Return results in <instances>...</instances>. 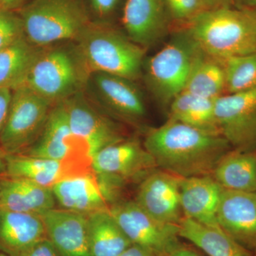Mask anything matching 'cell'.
I'll return each mask as SVG.
<instances>
[{
	"label": "cell",
	"instance_id": "1",
	"mask_svg": "<svg viewBox=\"0 0 256 256\" xmlns=\"http://www.w3.org/2000/svg\"><path fill=\"white\" fill-rule=\"evenodd\" d=\"M143 144L159 169L181 178L212 175L232 150L222 134L172 120L148 130Z\"/></svg>",
	"mask_w": 256,
	"mask_h": 256
},
{
	"label": "cell",
	"instance_id": "2",
	"mask_svg": "<svg viewBox=\"0 0 256 256\" xmlns=\"http://www.w3.org/2000/svg\"><path fill=\"white\" fill-rule=\"evenodd\" d=\"M181 28L203 52L220 60L256 52V10L244 6L206 10Z\"/></svg>",
	"mask_w": 256,
	"mask_h": 256
},
{
	"label": "cell",
	"instance_id": "3",
	"mask_svg": "<svg viewBox=\"0 0 256 256\" xmlns=\"http://www.w3.org/2000/svg\"><path fill=\"white\" fill-rule=\"evenodd\" d=\"M76 42V55L86 75L108 74L132 82L142 76L146 48L117 28L90 22Z\"/></svg>",
	"mask_w": 256,
	"mask_h": 256
},
{
	"label": "cell",
	"instance_id": "4",
	"mask_svg": "<svg viewBox=\"0 0 256 256\" xmlns=\"http://www.w3.org/2000/svg\"><path fill=\"white\" fill-rule=\"evenodd\" d=\"M16 12L26 38L40 47L76 41L92 22L82 0H30Z\"/></svg>",
	"mask_w": 256,
	"mask_h": 256
},
{
	"label": "cell",
	"instance_id": "5",
	"mask_svg": "<svg viewBox=\"0 0 256 256\" xmlns=\"http://www.w3.org/2000/svg\"><path fill=\"white\" fill-rule=\"evenodd\" d=\"M201 48L184 28L144 60L142 75L149 90L160 104L170 106L183 92L194 62Z\"/></svg>",
	"mask_w": 256,
	"mask_h": 256
},
{
	"label": "cell",
	"instance_id": "6",
	"mask_svg": "<svg viewBox=\"0 0 256 256\" xmlns=\"http://www.w3.org/2000/svg\"><path fill=\"white\" fill-rule=\"evenodd\" d=\"M85 72L77 57L68 50L42 47L22 85L54 106L80 92Z\"/></svg>",
	"mask_w": 256,
	"mask_h": 256
},
{
	"label": "cell",
	"instance_id": "7",
	"mask_svg": "<svg viewBox=\"0 0 256 256\" xmlns=\"http://www.w3.org/2000/svg\"><path fill=\"white\" fill-rule=\"evenodd\" d=\"M53 106L28 88L12 90L9 112L0 132V146L4 152L21 154L36 142Z\"/></svg>",
	"mask_w": 256,
	"mask_h": 256
},
{
	"label": "cell",
	"instance_id": "8",
	"mask_svg": "<svg viewBox=\"0 0 256 256\" xmlns=\"http://www.w3.org/2000/svg\"><path fill=\"white\" fill-rule=\"evenodd\" d=\"M126 184L92 169L60 180L52 190L60 208L87 215L119 202Z\"/></svg>",
	"mask_w": 256,
	"mask_h": 256
},
{
	"label": "cell",
	"instance_id": "9",
	"mask_svg": "<svg viewBox=\"0 0 256 256\" xmlns=\"http://www.w3.org/2000/svg\"><path fill=\"white\" fill-rule=\"evenodd\" d=\"M109 212L132 244L156 256H170L182 246L178 225L156 220L134 200H120Z\"/></svg>",
	"mask_w": 256,
	"mask_h": 256
},
{
	"label": "cell",
	"instance_id": "10",
	"mask_svg": "<svg viewBox=\"0 0 256 256\" xmlns=\"http://www.w3.org/2000/svg\"><path fill=\"white\" fill-rule=\"evenodd\" d=\"M64 102L77 148L90 162L101 150L126 138L118 126L98 112L82 92Z\"/></svg>",
	"mask_w": 256,
	"mask_h": 256
},
{
	"label": "cell",
	"instance_id": "11",
	"mask_svg": "<svg viewBox=\"0 0 256 256\" xmlns=\"http://www.w3.org/2000/svg\"><path fill=\"white\" fill-rule=\"evenodd\" d=\"M215 118L232 150L256 152V88L217 98Z\"/></svg>",
	"mask_w": 256,
	"mask_h": 256
},
{
	"label": "cell",
	"instance_id": "12",
	"mask_svg": "<svg viewBox=\"0 0 256 256\" xmlns=\"http://www.w3.org/2000/svg\"><path fill=\"white\" fill-rule=\"evenodd\" d=\"M92 168L98 174L128 182L142 180L158 168L143 143L124 138L99 151L92 158Z\"/></svg>",
	"mask_w": 256,
	"mask_h": 256
},
{
	"label": "cell",
	"instance_id": "13",
	"mask_svg": "<svg viewBox=\"0 0 256 256\" xmlns=\"http://www.w3.org/2000/svg\"><path fill=\"white\" fill-rule=\"evenodd\" d=\"M181 180L180 176L158 168L142 178L134 201L156 220L178 225L184 217L180 198Z\"/></svg>",
	"mask_w": 256,
	"mask_h": 256
},
{
	"label": "cell",
	"instance_id": "14",
	"mask_svg": "<svg viewBox=\"0 0 256 256\" xmlns=\"http://www.w3.org/2000/svg\"><path fill=\"white\" fill-rule=\"evenodd\" d=\"M217 220L240 246L256 254V193L224 190L220 197Z\"/></svg>",
	"mask_w": 256,
	"mask_h": 256
},
{
	"label": "cell",
	"instance_id": "15",
	"mask_svg": "<svg viewBox=\"0 0 256 256\" xmlns=\"http://www.w3.org/2000/svg\"><path fill=\"white\" fill-rule=\"evenodd\" d=\"M122 23L127 36L146 50L166 34L171 24L164 0H127Z\"/></svg>",
	"mask_w": 256,
	"mask_h": 256
},
{
	"label": "cell",
	"instance_id": "16",
	"mask_svg": "<svg viewBox=\"0 0 256 256\" xmlns=\"http://www.w3.org/2000/svg\"><path fill=\"white\" fill-rule=\"evenodd\" d=\"M47 238L60 256H92L88 236L86 214L53 208L38 215Z\"/></svg>",
	"mask_w": 256,
	"mask_h": 256
},
{
	"label": "cell",
	"instance_id": "17",
	"mask_svg": "<svg viewBox=\"0 0 256 256\" xmlns=\"http://www.w3.org/2000/svg\"><path fill=\"white\" fill-rule=\"evenodd\" d=\"M96 95L112 114L127 122L142 120L146 114V102L134 82L104 73L92 74Z\"/></svg>",
	"mask_w": 256,
	"mask_h": 256
},
{
	"label": "cell",
	"instance_id": "18",
	"mask_svg": "<svg viewBox=\"0 0 256 256\" xmlns=\"http://www.w3.org/2000/svg\"><path fill=\"white\" fill-rule=\"evenodd\" d=\"M90 170L92 164L84 160L60 161L25 154H6L5 176L24 178L52 188L64 178Z\"/></svg>",
	"mask_w": 256,
	"mask_h": 256
},
{
	"label": "cell",
	"instance_id": "19",
	"mask_svg": "<svg viewBox=\"0 0 256 256\" xmlns=\"http://www.w3.org/2000/svg\"><path fill=\"white\" fill-rule=\"evenodd\" d=\"M21 154L60 161L79 159L90 162L77 148L64 101L53 106L40 137Z\"/></svg>",
	"mask_w": 256,
	"mask_h": 256
},
{
	"label": "cell",
	"instance_id": "20",
	"mask_svg": "<svg viewBox=\"0 0 256 256\" xmlns=\"http://www.w3.org/2000/svg\"><path fill=\"white\" fill-rule=\"evenodd\" d=\"M223 190L212 175L182 178L180 198L184 217L220 226L217 214Z\"/></svg>",
	"mask_w": 256,
	"mask_h": 256
},
{
	"label": "cell",
	"instance_id": "21",
	"mask_svg": "<svg viewBox=\"0 0 256 256\" xmlns=\"http://www.w3.org/2000/svg\"><path fill=\"white\" fill-rule=\"evenodd\" d=\"M52 188L24 178H0V207L5 210L40 215L56 208Z\"/></svg>",
	"mask_w": 256,
	"mask_h": 256
},
{
	"label": "cell",
	"instance_id": "22",
	"mask_svg": "<svg viewBox=\"0 0 256 256\" xmlns=\"http://www.w3.org/2000/svg\"><path fill=\"white\" fill-rule=\"evenodd\" d=\"M38 215L20 213L0 207V252L20 256L38 240L46 238Z\"/></svg>",
	"mask_w": 256,
	"mask_h": 256
},
{
	"label": "cell",
	"instance_id": "23",
	"mask_svg": "<svg viewBox=\"0 0 256 256\" xmlns=\"http://www.w3.org/2000/svg\"><path fill=\"white\" fill-rule=\"evenodd\" d=\"M180 238L186 239L208 256H252L220 226L205 225L183 217L178 224Z\"/></svg>",
	"mask_w": 256,
	"mask_h": 256
},
{
	"label": "cell",
	"instance_id": "24",
	"mask_svg": "<svg viewBox=\"0 0 256 256\" xmlns=\"http://www.w3.org/2000/svg\"><path fill=\"white\" fill-rule=\"evenodd\" d=\"M212 176L224 190L256 193V152L232 150L220 160Z\"/></svg>",
	"mask_w": 256,
	"mask_h": 256
},
{
	"label": "cell",
	"instance_id": "25",
	"mask_svg": "<svg viewBox=\"0 0 256 256\" xmlns=\"http://www.w3.org/2000/svg\"><path fill=\"white\" fill-rule=\"evenodd\" d=\"M92 256H120L132 245L109 210L86 215Z\"/></svg>",
	"mask_w": 256,
	"mask_h": 256
},
{
	"label": "cell",
	"instance_id": "26",
	"mask_svg": "<svg viewBox=\"0 0 256 256\" xmlns=\"http://www.w3.org/2000/svg\"><path fill=\"white\" fill-rule=\"evenodd\" d=\"M183 92L210 99H216L225 94L223 60L210 56L201 50L192 65Z\"/></svg>",
	"mask_w": 256,
	"mask_h": 256
},
{
	"label": "cell",
	"instance_id": "27",
	"mask_svg": "<svg viewBox=\"0 0 256 256\" xmlns=\"http://www.w3.org/2000/svg\"><path fill=\"white\" fill-rule=\"evenodd\" d=\"M215 100L186 92H180L170 104L169 120L220 134L216 122Z\"/></svg>",
	"mask_w": 256,
	"mask_h": 256
},
{
	"label": "cell",
	"instance_id": "28",
	"mask_svg": "<svg viewBox=\"0 0 256 256\" xmlns=\"http://www.w3.org/2000/svg\"><path fill=\"white\" fill-rule=\"evenodd\" d=\"M41 48L24 36L0 50V89L21 86Z\"/></svg>",
	"mask_w": 256,
	"mask_h": 256
},
{
	"label": "cell",
	"instance_id": "29",
	"mask_svg": "<svg viewBox=\"0 0 256 256\" xmlns=\"http://www.w3.org/2000/svg\"><path fill=\"white\" fill-rule=\"evenodd\" d=\"M226 92L236 94L256 88V52L223 60Z\"/></svg>",
	"mask_w": 256,
	"mask_h": 256
},
{
	"label": "cell",
	"instance_id": "30",
	"mask_svg": "<svg viewBox=\"0 0 256 256\" xmlns=\"http://www.w3.org/2000/svg\"><path fill=\"white\" fill-rule=\"evenodd\" d=\"M170 22L183 26L206 10L204 0H164Z\"/></svg>",
	"mask_w": 256,
	"mask_h": 256
},
{
	"label": "cell",
	"instance_id": "31",
	"mask_svg": "<svg viewBox=\"0 0 256 256\" xmlns=\"http://www.w3.org/2000/svg\"><path fill=\"white\" fill-rule=\"evenodd\" d=\"M24 36L22 20L18 12L0 10V50Z\"/></svg>",
	"mask_w": 256,
	"mask_h": 256
},
{
	"label": "cell",
	"instance_id": "32",
	"mask_svg": "<svg viewBox=\"0 0 256 256\" xmlns=\"http://www.w3.org/2000/svg\"><path fill=\"white\" fill-rule=\"evenodd\" d=\"M20 256H60L53 244L48 238H44L34 244Z\"/></svg>",
	"mask_w": 256,
	"mask_h": 256
},
{
	"label": "cell",
	"instance_id": "33",
	"mask_svg": "<svg viewBox=\"0 0 256 256\" xmlns=\"http://www.w3.org/2000/svg\"><path fill=\"white\" fill-rule=\"evenodd\" d=\"M118 2V0H90L92 11L100 18L112 12Z\"/></svg>",
	"mask_w": 256,
	"mask_h": 256
},
{
	"label": "cell",
	"instance_id": "34",
	"mask_svg": "<svg viewBox=\"0 0 256 256\" xmlns=\"http://www.w3.org/2000/svg\"><path fill=\"white\" fill-rule=\"evenodd\" d=\"M12 90L10 89H0V132L4 126L12 100Z\"/></svg>",
	"mask_w": 256,
	"mask_h": 256
},
{
	"label": "cell",
	"instance_id": "35",
	"mask_svg": "<svg viewBox=\"0 0 256 256\" xmlns=\"http://www.w3.org/2000/svg\"><path fill=\"white\" fill-rule=\"evenodd\" d=\"M120 256H156V254H153L150 252V250H146L140 246H138L134 245L132 244L130 246L127 250H124L122 254Z\"/></svg>",
	"mask_w": 256,
	"mask_h": 256
},
{
	"label": "cell",
	"instance_id": "36",
	"mask_svg": "<svg viewBox=\"0 0 256 256\" xmlns=\"http://www.w3.org/2000/svg\"><path fill=\"white\" fill-rule=\"evenodd\" d=\"M242 0H204L206 10L220 8V6H238Z\"/></svg>",
	"mask_w": 256,
	"mask_h": 256
},
{
	"label": "cell",
	"instance_id": "37",
	"mask_svg": "<svg viewBox=\"0 0 256 256\" xmlns=\"http://www.w3.org/2000/svg\"><path fill=\"white\" fill-rule=\"evenodd\" d=\"M30 1V0H2V10L18 11Z\"/></svg>",
	"mask_w": 256,
	"mask_h": 256
},
{
	"label": "cell",
	"instance_id": "38",
	"mask_svg": "<svg viewBox=\"0 0 256 256\" xmlns=\"http://www.w3.org/2000/svg\"><path fill=\"white\" fill-rule=\"evenodd\" d=\"M170 256H202L196 252H194V250H192L191 248H188V247L184 246H182L181 247L178 248V250H175L172 254Z\"/></svg>",
	"mask_w": 256,
	"mask_h": 256
},
{
	"label": "cell",
	"instance_id": "39",
	"mask_svg": "<svg viewBox=\"0 0 256 256\" xmlns=\"http://www.w3.org/2000/svg\"><path fill=\"white\" fill-rule=\"evenodd\" d=\"M6 154L0 146V178L6 175Z\"/></svg>",
	"mask_w": 256,
	"mask_h": 256
},
{
	"label": "cell",
	"instance_id": "40",
	"mask_svg": "<svg viewBox=\"0 0 256 256\" xmlns=\"http://www.w3.org/2000/svg\"><path fill=\"white\" fill-rule=\"evenodd\" d=\"M240 4H244L242 6L246 8L256 10V0H242Z\"/></svg>",
	"mask_w": 256,
	"mask_h": 256
},
{
	"label": "cell",
	"instance_id": "41",
	"mask_svg": "<svg viewBox=\"0 0 256 256\" xmlns=\"http://www.w3.org/2000/svg\"><path fill=\"white\" fill-rule=\"evenodd\" d=\"M0 256H9L8 255H6V254H2V252H0Z\"/></svg>",
	"mask_w": 256,
	"mask_h": 256
},
{
	"label": "cell",
	"instance_id": "42",
	"mask_svg": "<svg viewBox=\"0 0 256 256\" xmlns=\"http://www.w3.org/2000/svg\"><path fill=\"white\" fill-rule=\"evenodd\" d=\"M2 0H0V10H2Z\"/></svg>",
	"mask_w": 256,
	"mask_h": 256
},
{
	"label": "cell",
	"instance_id": "43",
	"mask_svg": "<svg viewBox=\"0 0 256 256\" xmlns=\"http://www.w3.org/2000/svg\"><path fill=\"white\" fill-rule=\"evenodd\" d=\"M255 256H256V254Z\"/></svg>",
	"mask_w": 256,
	"mask_h": 256
}]
</instances>
